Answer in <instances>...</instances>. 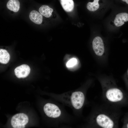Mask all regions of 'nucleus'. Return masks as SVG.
Segmentation results:
<instances>
[{"label":"nucleus","mask_w":128,"mask_h":128,"mask_svg":"<svg viewBox=\"0 0 128 128\" xmlns=\"http://www.w3.org/2000/svg\"><path fill=\"white\" fill-rule=\"evenodd\" d=\"M28 116L23 113H20L15 114L12 117L11 124L13 128H23L25 125L28 122Z\"/></svg>","instance_id":"4"},{"label":"nucleus","mask_w":128,"mask_h":128,"mask_svg":"<svg viewBox=\"0 0 128 128\" xmlns=\"http://www.w3.org/2000/svg\"><path fill=\"white\" fill-rule=\"evenodd\" d=\"M100 0H94L92 2H88L87 6V9L91 12H95L99 10L100 5L99 3Z\"/></svg>","instance_id":"13"},{"label":"nucleus","mask_w":128,"mask_h":128,"mask_svg":"<svg viewBox=\"0 0 128 128\" xmlns=\"http://www.w3.org/2000/svg\"><path fill=\"white\" fill-rule=\"evenodd\" d=\"M114 81L109 77L101 79L102 86L106 89L105 96L106 99L110 102L117 103L122 100L123 94Z\"/></svg>","instance_id":"1"},{"label":"nucleus","mask_w":128,"mask_h":128,"mask_svg":"<svg viewBox=\"0 0 128 128\" xmlns=\"http://www.w3.org/2000/svg\"><path fill=\"white\" fill-rule=\"evenodd\" d=\"M6 6L9 9L16 12L19 9L20 3L18 0H9Z\"/></svg>","instance_id":"10"},{"label":"nucleus","mask_w":128,"mask_h":128,"mask_svg":"<svg viewBox=\"0 0 128 128\" xmlns=\"http://www.w3.org/2000/svg\"><path fill=\"white\" fill-rule=\"evenodd\" d=\"M40 13L43 16L46 18L51 16L53 9L46 5H43L39 9Z\"/></svg>","instance_id":"12"},{"label":"nucleus","mask_w":128,"mask_h":128,"mask_svg":"<svg viewBox=\"0 0 128 128\" xmlns=\"http://www.w3.org/2000/svg\"><path fill=\"white\" fill-rule=\"evenodd\" d=\"M70 96V101L73 107L76 110L81 109L84 104L85 96L81 91L74 92Z\"/></svg>","instance_id":"5"},{"label":"nucleus","mask_w":128,"mask_h":128,"mask_svg":"<svg viewBox=\"0 0 128 128\" xmlns=\"http://www.w3.org/2000/svg\"><path fill=\"white\" fill-rule=\"evenodd\" d=\"M127 128H128V123L127 124Z\"/></svg>","instance_id":"18"},{"label":"nucleus","mask_w":128,"mask_h":128,"mask_svg":"<svg viewBox=\"0 0 128 128\" xmlns=\"http://www.w3.org/2000/svg\"><path fill=\"white\" fill-rule=\"evenodd\" d=\"M61 4L63 9L67 12L72 11L74 7L73 0H60Z\"/></svg>","instance_id":"11"},{"label":"nucleus","mask_w":128,"mask_h":128,"mask_svg":"<svg viewBox=\"0 0 128 128\" xmlns=\"http://www.w3.org/2000/svg\"><path fill=\"white\" fill-rule=\"evenodd\" d=\"M77 63V59L74 58L70 59L67 62L66 64V66L68 68H70L76 65Z\"/></svg>","instance_id":"15"},{"label":"nucleus","mask_w":128,"mask_h":128,"mask_svg":"<svg viewBox=\"0 0 128 128\" xmlns=\"http://www.w3.org/2000/svg\"><path fill=\"white\" fill-rule=\"evenodd\" d=\"M128 21V13H120L117 14L114 17L112 21V25L115 27H119Z\"/></svg>","instance_id":"7"},{"label":"nucleus","mask_w":128,"mask_h":128,"mask_svg":"<svg viewBox=\"0 0 128 128\" xmlns=\"http://www.w3.org/2000/svg\"><path fill=\"white\" fill-rule=\"evenodd\" d=\"M124 78L127 83L128 84V68L125 74Z\"/></svg>","instance_id":"16"},{"label":"nucleus","mask_w":128,"mask_h":128,"mask_svg":"<svg viewBox=\"0 0 128 128\" xmlns=\"http://www.w3.org/2000/svg\"><path fill=\"white\" fill-rule=\"evenodd\" d=\"M43 109L46 114L49 117L56 118L59 117L61 114L60 109L55 104L47 103L44 106Z\"/></svg>","instance_id":"6"},{"label":"nucleus","mask_w":128,"mask_h":128,"mask_svg":"<svg viewBox=\"0 0 128 128\" xmlns=\"http://www.w3.org/2000/svg\"><path fill=\"white\" fill-rule=\"evenodd\" d=\"M29 17L32 21L37 24H41L42 21L43 17L42 15L35 10H32L30 12Z\"/></svg>","instance_id":"9"},{"label":"nucleus","mask_w":128,"mask_h":128,"mask_svg":"<svg viewBox=\"0 0 128 128\" xmlns=\"http://www.w3.org/2000/svg\"><path fill=\"white\" fill-rule=\"evenodd\" d=\"M14 71L15 74L18 78H24L27 77L29 74L30 69L28 65L23 64L16 68Z\"/></svg>","instance_id":"8"},{"label":"nucleus","mask_w":128,"mask_h":128,"mask_svg":"<svg viewBox=\"0 0 128 128\" xmlns=\"http://www.w3.org/2000/svg\"><path fill=\"white\" fill-rule=\"evenodd\" d=\"M122 2L128 5V0H121Z\"/></svg>","instance_id":"17"},{"label":"nucleus","mask_w":128,"mask_h":128,"mask_svg":"<svg viewBox=\"0 0 128 128\" xmlns=\"http://www.w3.org/2000/svg\"><path fill=\"white\" fill-rule=\"evenodd\" d=\"M97 124L104 128H112L115 126V123L112 119L108 115L104 114H98L95 118Z\"/></svg>","instance_id":"3"},{"label":"nucleus","mask_w":128,"mask_h":128,"mask_svg":"<svg viewBox=\"0 0 128 128\" xmlns=\"http://www.w3.org/2000/svg\"><path fill=\"white\" fill-rule=\"evenodd\" d=\"M92 48L95 54L100 59H105L107 50L104 41L99 36L95 37L92 43Z\"/></svg>","instance_id":"2"},{"label":"nucleus","mask_w":128,"mask_h":128,"mask_svg":"<svg viewBox=\"0 0 128 128\" xmlns=\"http://www.w3.org/2000/svg\"><path fill=\"white\" fill-rule=\"evenodd\" d=\"M10 59V56L9 53L6 50L0 49V62L3 64L8 63Z\"/></svg>","instance_id":"14"}]
</instances>
